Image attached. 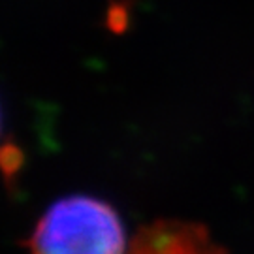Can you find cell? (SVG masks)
I'll return each mask as SVG.
<instances>
[{
  "label": "cell",
  "mask_w": 254,
  "mask_h": 254,
  "mask_svg": "<svg viewBox=\"0 0 254 254\" xmlns=\"http://www.w3.org/2000/svg\"><path fill=\"white\" fill-rule=\"evenodd\" d=\"M32 254H127L125 228L115 209L87 196L59 200L30 237Z\"/></svg>",
  "instance_id": "cell-1"
},
{
  "label": "cell",
  "mask_w": 254,
  "mask_h": 254,
  "mask_svg": "<svg viewBox=\"0 0 254 254\" xmlns=\"http://www.w3.org/2000/svg\"><path fill=\"white\" fill-rule=\"evenodd\" d=\"M127 254H226V251L209 237L205 228L164 220L143 228Z\"/></svg>",
  "instance_id": "cell-2"
}]
</instances>
